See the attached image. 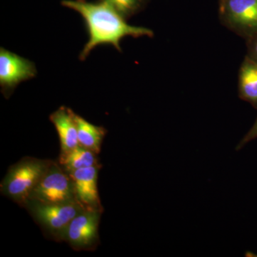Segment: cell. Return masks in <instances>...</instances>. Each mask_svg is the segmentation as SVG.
<instances>
[{"label":"cell","instance_id":"obj_2","mask_svg":"<svg viewBox=\"0 0 257 257\" xmlns=\"http://www.w3.org/2000/svg\"><path fill=\"white\" fill-rule=\"evenodd\" d=\"M52 161L26 157L12 166L1 184L5 196L25 207Z\"/></svg>","mask_w":257,"mask_h":257},{"label":"cell","instance_id":"obj_13","mask_svg":"<svg viewBox=\"0 0 257 257\" xmlns=\"http://www.w3.org/2000/svg\"><path fill=\"white\" fill-rule=\"evenodd\" d=\"M125 20L131 18L143 10L148 0H102Z\"/></svg>","mask_w":257,"mask_h":257},{"label":"cell","instance_id":"obj_15","mask_svg":"<svg viewBox=\"0 0 257 257\" xmlns=\"http://www.w3.org/2000/svg\"><path fill=\"white\" fill-rule=\"evenodd\" d=\"M256 139H257V119L255 121L254 124L250 128L249 131L246 133L244 138L241 140L239 145L236 147V150H241L246 144L250 143V142L252 141L253 140H256Z\"/></svg>","mask_w":257,"mask_h":257},{"label":"cell","instance_id":"obj_4","mask_svg":"<svg viewBox=\"0 0 257 257\" xmlns=\"http://www.w3.org/2000/svg\"><path fill=\"white\" fill-rule=\"evenodd\" d=\"M25 207L43 229L57 241H62L69 223L84 209L78 202L57 204L28 202Z\"/></svg>","mask_w":257,"mask_h":257},{"label":"cell","instance_id":"obj_11","mask_svg":"<svg viewBox=\"0 0 257 257\" xmlns=\"http://www.w3.org/2000/svg\"><path fill=\"white\" fill-rule=\"evenodd\" d=\"M75 120L79 145L98 155L101 152V143L106 135V128L92 124L77 114Z\"/></svg>","mask_w":257,"mask_h":257},{"label":"cell","instance_id":"obj_3","mask_svg":"<svg viewBox=\"0 0 257 257\" xmlns=\"http://www.w3.org/2000/svg\"><path fill=\"white\" fill-rule=\"evenodd\" d=\"M28 202L42 204L77 202L70 176L59 163L52 162L32 191Z\"/></svg>","mask_w":257,"mask_h":257},{"label":"cell","instance_id":"obj_9","mask_svg":"<svg viewBox=\"0 0 257 257\" xmlns=\"http://www.w3.org/2000/svg\"><path fill=\"white\" fill-rule=\"evenodd\" d=\"M75 114L70 108L62 106L49 117L58 133L61 152L69 151L79 145Z\"/></svg>","mask_w":257,"mask_h":257},{"label":"cell","instance_id":"obj_6","mask_svg":"<svg viewBox=\"0 0 257 257\" xmlns=\"http://www.w3.org/2000/svg\"><path fill=\"white\" fill-rule=\"evenodd\" d=\"M36 65L28 59L0 48V88L2 94L9 99L20 83L37 77Z\"/></svg>","mask_w":257,"mask_h":257},{"label":"cell","instance_id":"obj_7","mask_svg":"<svg viewBox=\"0 0 257 257\" xmlns=\"http://www.w3.org/2000/svg\"><path fill=\"white\" fill-rule=\"evenodd\" d=\"M102 211L83 209L69 223L62 241L76 250H90L99 243V222Z\"/></svg>","mask_w":257,"mask_h":257},{"label":"cell","instance_id":"obj_12","mask_svg":"<svg viewBox=\"0 0 257 257\" xmlns=\"http://www.w3.org/2000/svg\"><path fill=\"white\" fill-rule=\"evenodd\" d=\"M96 155L89 149L79 145L69 151L61 152L59 165L68 173L79 169L99 166Z\"/></svg>","mask_w":257,"mask_h":257},{"label":"cell","instance_id":"obj_14","mask_svg":"<svg viewBox=\"0 0 257 257\" xmlns=\"http://www.w3.org/2000/svg\"><path fill=\"white\" fill-rule=\"evenodd\" d=\"M247 54L246 57L257 64V32L246 39Z\"/></svg>","mask_w":257,"mask_h":257},{"label":"cell","instance_id":"obj_8","mask_svg":"<svg viewBox=\"0 0 257 257\" xmlns=\"http://www.w3.org/2000/svg\"><path fill=\"white\" fill-rule=\"evenodd\" d=\"M99 169V166H93L67 172L73 182L76 199L84 209L103 211L97 189Z\"/></svg>","mask_w":257,"mask_h":257},{"label":"cell","instance_id":"obj_5","mask_svg":"<svg viewBox=\"0 0 257 257\" xmlns=\"http://www.w3.org/2000/svg\"><path fill=\"white\" fill-rule=\"evenodd\" d=\"M221 23L246 40L257 32V0H218Z\"/></svg>","mask_w":257,"mask_h":257},{"label":"cell","instance_id":"obj_10","mask_svg":"<svg viewBox=\"0 0 257 257\" xmlns=\"http://www.w3.org/2000/svg\"><path fill=\"white\" fill-rule=\"evenodd\" d=\"M238 92L240 99L257 109V64L246 56L239 71Z\"/></svg>","mask_w":257,"mask_h":257},{"label":"cell","instance_id":"obj_1","mask_svg":"<svg viewBox=\"0 0 257 257\" xmlns=\"http://www.w3.org/2000/svg\"><path fill=\"white\" fill-rule=\"evenodd\" d=\"M62 6L73 10L82 16L88 34V41L79 54L84 61L99 45H111L121 52L120 42L126 37H153L154 32L144 27L132 26L104 2L88 3L85 0H63Z\"/></svg>","mask_w":257,"mask_h":257}]
</instances>
